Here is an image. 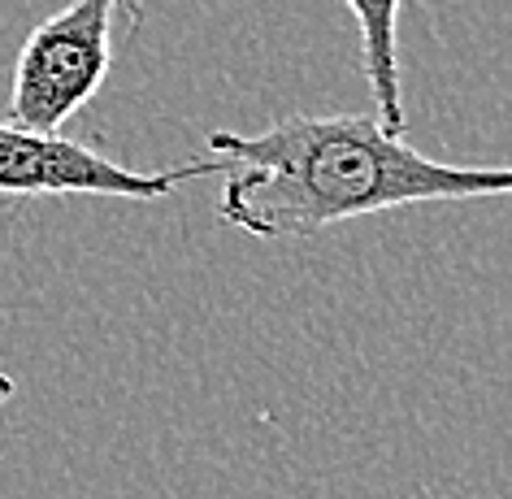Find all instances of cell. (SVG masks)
<instances>
[{
    "label": "cell",
    "mask_w": 512,
    "mask_h": 499,
    "mask_svg": "<svg viewBox=\"0 0 512 499\" xmlns=\"http://www.w3.org/2000/svg\"><path fill=\"white\" fill-rule=\"evenodd\" d=\"M226 187L217 217L256 239H309L404 204L512 196V165H452L369 113H291L256 135L213 131Z\"/></svg>",
    "instance_id": "6da1fadb"
},
{
    "label": "cell",
    "mask_w": 512,
    "mask_h": 499,
    "mask_svg": "<svg viewBox=\"0 0 512 499\" xmlns=\"http://www.w3.org/2000/svg\"><path fill=\"white\" fill-rule=\"evenodd\" d=\"M148 0H70L27 35L14 61L9 122L57 135L113 70V31L139 22Z\"/></svg>",
    "instance_id": "7a4b0ae2"
},
{
    "label": "cell",
    "mask_w": 512,
    "mask_h": 499,
    "mask_svg": "<svg viewBox=\"0 0 512 499\" xmlns=\"http://www.w3.org/2000/svg\"><path fill=\"white\" fill-rule=\"evenodd\" d=\"M222 174V161H187L174 170L139 174L109 161L105 152L70 135L27 131L0 122V196H118V200H165L183 183Z\"/></svg>",
    "instance_id": "3957f363"
},
{
    "label": "cell",
    "mask_w": 512,
    "mask_h": 499,
    "mask_svg": "<svg viewBox=\"0 0 512 499\" xmlns=\"http://www.w3.org/2000/svg\"><path fill=\"white\" fill-rule=\"evenodd\" d=\"M400 5L404 0H348L356 27H361L365 79L378 105V122L404 135V92H400Z\"/></svg>",
    "instance_id": "277c9868"
},
{
    "label": "cell",
    "mask_w": 512,
    "mask_h": 499,
    "mask_svg": "<svg viewBox=\"0 0 512 499\" xmlns=\"http://www.w3.org/2000/svg\"><path fill=\"white\" fill-rule=\"evenodd\" d=\"M18 387H14V378L9 374H0V404H9V395H14Z\"/></svg>",
    "instance_id": "5b68a950"
}]
</instances>
